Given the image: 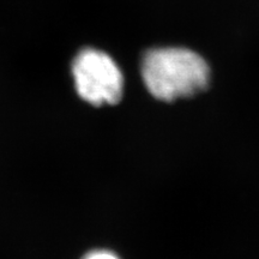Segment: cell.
Wrapping results in <instances>:
<instances>
[{
    "label": "cell",
    "instance_id": "obj_3",
    "mask_svg": "<svg viewBox=\"0 0 259 259\" xmlns=\"http://www.w3.org/2000/svg\"><path fill=\"white\" fill-rule=\"evenodd\" d=\"M83 259H119L114 253L109 251H94L90 252Z\"/></svg>",
    "mask_w": 259,
    "mask_h": 259
},
{
    "label": "cell",
    "instance_id": "obj_1",
    "mask_svg": "<svg viewBox=\"0 0 259 259\" xmlns=\"http://www.w3.org/2000/svg\"><path fill=\"white\" fill-rule=\"evenodd\" d=\"M141 73L148 92L164 102L193 97L205 92L210 84L208 63L198 53L183 47L147 51Z\"/></svg>",
    "mask_w": 259,
    "mask_h": 259
},
{
    "label": "cell",
    "instance_id": "obj_2",
    "mask_svg": "<svg viewBox=\"0 0 259 259\" xmlns=\"http://www.w3.org/2000/svg\"><path fill=\"white\" fill-rule=\"evenodd\" d=\"M76 90L84 101L94 106L115 105L124 93L121 70L105 52L84 48L72 63Z\"/></svg>",
    "mask_w": 259,
    "mask_h": 259
}]
</instances>
